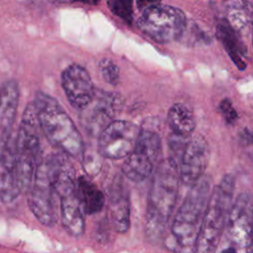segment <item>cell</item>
<instances>
[{
  "label": "cell",
  "mask_w": 253,
  "mask_h": 253,
  "mask_svg": "<svg viewBox=\"0 0 253 253\" xmlns=\"http://www.w3.org/2000/svg\"><path fill=\"white\" fill-rule=\"evenodd\" d=\"M179 183V169L175 159L169 157L160 162L150 183L145 213L144 233L151 243L159 241L164 235L176 204Z\"/></svg>",
  "instance_id": "1"
},
{
  "label": "cell",
  "mask_w": 253,
  "mask_h": 253,
  "mask_svg": "<svg viewBox=\"0 0 253 253\" xmlns=\"http://www.w3.org/2000/svg\"><path fill=\"white\" fill-rule=\"evenodd\" d=\"M34 105L42 133L60 152L79 158L84 151V142L77 126L60 104L51 96L38 92Z\"/></svg>",
  "instance_id": "2"
},
{
  "label": "cell",
  "mask_w": 253,
  "mask_h": 253,
  "mask_svg": "<svg viewBox=\"0 0 253 253\" xmlns=\"http://www.w3.org/2000/svg\"><path fill=\"white\" fill-rule=\"evenodd\" d=\"M211 190V179L203 176L191 186L177 211L167 246L175 253H192Z\"/></svg>",
  "instance_id": "3"
},
{
  "label": "cell",
  "mask_w": 253,
  "mask_h": 253,
  "mask_svg": "<svg viewBox=\"0 0 253 253\" xmlns=\"http://www.w3.org/2000/svg\"><path fill=\"white\" fill-rule=\"evenodd\" d=\"M234 191V178L225 175L210 194L192 253H215Z\"/></svg>",
  "instance_id": "4"
},
{
  "label": "cell",
  "mask_w": 253,
  "mask_h": 253,
  "mask_svg": "<svg viewBox=\"0 0 253 253\" xmlns=\"http://www.w3.org/2000/svg\"><path fill=\"white\" fill-rule=\"evenodd\" d=\"M41 132L35 105L31 102L23 112L15 138L17 173L21 193L28 192L34 179L41 150Z\"/></svg>",
  "instance_id": "5"
},
{
  "label": "cell",
  "mask_w": 253,
  "mask_h": 253,
  "mask_svg": "<svg viewBox=\"0 0 253 253\" xmlns=\"http://www.w3.org/2000/svg\"><path fill=\"white\" fill-rule=\"evenodd\" d=\"M139 128L134 148L126 157L122 166L125 176L132 182H141L147 179L161 153L159 130L152 119L149 118Z\"/></svg>",
  "instance_id": "6"
},
{
  "label": "cell",
  "mask_w": 253,
  "mask_h": 253,
  "mask_svg": "<svg viewBox=\"0 0 253 253\" xmlns=\"http://www.w3.org/2000/svg\"><path fill=\"white\" fill-rule=\"evenodd\" d=\"M137 27L153 41L166 43L182 36L186 28V17L180 9L159 3L142 11Z\"/></svg>",
  "instance_id": "7"
},
{
  "label": "cell",
  "mask_w": 253,
  "mask_h": 253,
  "mask_svg": "<svg viewBox=\"0 0 253 253\" xmlns=\"http://www.w3.org/2000/svg\"><path fill=\"white\" fill-rule=\"evenodd\" d=\"M27 193L28 206L36 218L45 226L54 225L58 216V197L41 160L37 164L32 185Z\"/></svg>",
  "instance_id": "8"
},
{
  "label": "cell",
  "mask_w": 253,
  "mask_h": 253,
  "mask_svg": "<svg viewBox=\"0 0 253 253\" xmlns=\"http://www.w3.org/2000/svg\"><path fill=\"white\" fill-rule=\"evenodd\" d=\"M138 134L139 127L133 123L115 120L98 135V153L107 159L126 158L134 148Z\"/></svg>",
  "instance_id": "9"
},
{
  "label": "cell",
  "mask_w": 253,
  "mask_h": 253,
  "mask_svg": "<svg viewBox=\"0 0 253 253\" xmlns=\"http://www.w3.org/2000/svg\"><path fill=\"white\" fill-rule=\"evenodd\" d=\"M123 107L124 99L120 94L106 91L95 93L92 102L81 110L80 124L91 136H98L110 123L115 121Z\"/></svg>",
  "instance_id": "10"
},
{
  "label": "cell",
  "mask_w": 253,
  "mask_h": 253,
  "mask_svg": "<svg viewBox=\"0 0 253 253\" xmlns=\"http://www.w3.org/2000/svg\"><path fill=\"white\" fill-rule=\"evenodd\" d=\"M252 199L249 193H241L230 205L225 218L227 239L234 245L248 249L252 245Z\"/></svg>",
  "instance_id": "11"
},
{
  "label": "cell",
  "mask_w": 253,
  "mask_h": 253,
  "mask_svg": "<svg viewBox=\"0 0 253 253\" xmlns=\"http://www.w3.org/2000/svg\"><path fill=\"white\" fill-rule=\"evenodd\" d=\"M210 155V145L206 137L202 134L192 137L183 149L178 166L180 182L189 187L198 182L205 175Z\"/></svg>",
  "instance_id": "12"
},
{
  "label": "cell",
  "mask_w": 253,
  "mask_h": 253,
  "mask_svg": "<svg viewBox=\"0 0 253 253\" xmlns=\"http://www.w3.org/2000/svg\"><path fill=\"white\" fill-rule=\"evenodd\" d=\"M61 85L70 105L79 111L86 108L95 96L90 74L78 64H71L62 71Z\"/></svg>",
  "instance_id": "13"
},
{
  "label": "cell",
  "mask_w": 253,
  "mask_h": 253,
  "mask_svg": "<svg viewBox=\"0 0 253 253\" xmlns=\"http://www.w3.org/2000/svg\"><path fill=\"white\" fill-rule=\"evenodd\" d=\"M20 194L15 138L12 134L9 138L0 140V200L3 203H12Z\"/></svg>",
  "instance_id": "14"
},
{
  "label": "cell",
  "mask_w": 253,
  "mask_h": 253,
  "mask_svg": "<svg viewBox=\"0 0 253 253\" xmlns=\"http://www.w3.org/2000/svg\"><path fill=\"white\" fill-rule=\"evenodd\" d=\"M58 199L62 226L71 236H82L85 231V219L76 188L61 194Z\"/></svg>",
  "instance_id": "15"
},
{
  "label": "cell",
  "mask_w": 253,
  "mask_h": 253,
  "mask_svg": "<svg viewBox=\"0 0 253 253\" xmlns=\"http://www.w3.org/2000/svg\"><path fill=\"white\" fill-rule=\"evenodd\" d=\"M20 90L15 80L6 81L0 88V140L9 138L19 106Z\"/></svg>",
  "instance_id": "16"
},
{
  "label": "cell",
  "mask_w": 253,
  "mask_h": 253,
  "mask_svg": "<svg viewBox=\"0 0 253 253\" xmlns=\"http://www.w3.org/2000/svg\"><path fill=\"white\" fill-rule=\"evenodd\" d=\"M109 198L112 224L117 232L125 233L130 224V209L127 192L120 180L115 182Z\"/></svg>",
  "instance_id": "17"
},
{
  "label": "cell",
  "mask_w": 253,
  "mask_h": 253,
  "mask_svg": "<svg viewBox=\"0 0 253 253\" xmlns=\"http://www.w3.org/2000/svg\"><path fill=\"white\" fill-rule=\"evenodd\" d=\"M216 36L235 65L243 70L246 68L244 56L247 54L246 46L243 44L236 30L226 20H221L216 27Z\"/></svg>",
  "instance_id": "18"
},
{
  "label": "cell",
  "mask_w": 253,
  "mask_h": 253,
  "mask_svg": "<svg viewBox=\"0 0 253 253\" xmlns=\"http://www.w3.org/2000/svg\"><path fill=\"white\" fill-rule=\"evenodd\" d=\"M167 123L174 136L181 139L188 138L196 128L193 112L182 103H176L169 109Z\"/></svg>",
  "instance_id": "19"
},
{
  "label": "cell",
  "mask_w": 253,
  "mask_h": 253,
  "mask_svg": "<svg viewBox=\"0 0 253 253\" xmlns=\"http://www.w3.org/2000/svg\"><path fill=\"white\" fill-rule=\"evenodd\" d=\"M76 191L83 211L86 214H95L104 207L105 197L103 192L88 178L81 176L76 180Z\"/></svg>",
  "instance_id": "20"
},
{
  "label": "cell",
  "mask_w": 253,
  "mask_h": 253,
  "mask_svg": "<svg viewBox=\"0 0 253 253\" xmlns=\"http://www.w3.org/2000/svg\"><path fill=\"white\" fill-rule=\"evenodd\" d=\"M108 7L113 14L121 18L127 25L133 22V0H108Z\"/></svg>",
  "instance_id": "21"
},
{
  "label": "cell",
  "mask_w": 253,
  "mask_h": 253,
  "mask_svg": "<svg viewBox=\"0 0 253 253\" xmlns=\"http://www.w3.org/2000/svg\"><path fill=\"white\" fill-rule=\"evenodd\" d=\"M99 67L102 73L103 78L106 82L111 85H117L120 79V71L119 67L114 63L113 60L109 58H105L100 61Z\"/></svg>",
  "instance_id": "22"
},
{
  "label": "cell",
  "mask_w": 253,
  "mask_h": 253,
  "mask_svg": "<svg viewBox=\"0 0 253 253\" xmlns=\"http://www.w3.org/2000/svg\"><path fill=\"white\" fill-rule=\"evenodd\" d=\"M219 110H220V113L222 114V116H223V118H224V120L227 124L232 125V124L235 123L238 116H237V112L233 108L229 99H223L219 103Z\"/></svg>",
  "instance_id": "23"
},
{
  "label": "cell",
  "mask_w": 253,
  "mask_h": 253,
  "mask_svg": "<svg viewBox=\"0 0 253 253\" xmlns=\"http://www.w3.org/2000/svg\"><path fill=\"white\" fill-rule=\"evenodd\" d=\"M160 1L161 0H136L135 3H136V7L138 8V10L143 11L144 9H146L150 6L159 4Z\"/></svg>",
  "instance_id": "24"
},
{
  "label": "cell",
  "mask_w": 253,
  "mask_h": 253,
  "mask_svg": "<svg viewBox=\"0 0 253 253\" xmlns=\"http://www.w3.org/2000/svg\"><path fill=\"white\" fill-rule=\"evenodd\" d=\"M220 253H237V251L234 248H232V247H228V248L223 249Z\"/></svg>",
  "instance_id": "25"
},
{
  "label": "cell",
  "mask_w": 253,
  "mask_h": 253,
  "mask_svg": "<svg viewBox=\"0 0 253 253\" xmlns=\"http://www.w3.org/2000/svg\"><path fill=\"white\" fill-rule=\"evenodd\" d=\"M78 1H81V2H84L87 4H91V5H95L100 2V0H78Z\"/></svg>",
  "instance_id": "26"
},
{
  "label": "cell",
  "mask_w": 253,
  "mask_h": 253,
  "mask_svg": "<svg viewBox=\"0 0 253 253\" xmlns=\"http://www.w3.org/2000/svg\"><path fill=\"white\" fill-rule=\"evenodd\" d=\"M51 1H57V2H63V1H67V0H51Z\"/></svg>",
  "instance_id": "27"
},
{
  "label": "cell",
  "mask_w": 253,
  "mask_h": 253,
  "mask_svg": "<svg viewBox=\"0 0 253 253\" xmlns=\"http://www.w3.org/2000/svg\"><path fill=\"white\" fill-rule=\"evenodd\" d=\"M247 253H252V250H251V247L248 248V252Z\"/></svg>",
  "instance_id": "28"
}]
</instances>
